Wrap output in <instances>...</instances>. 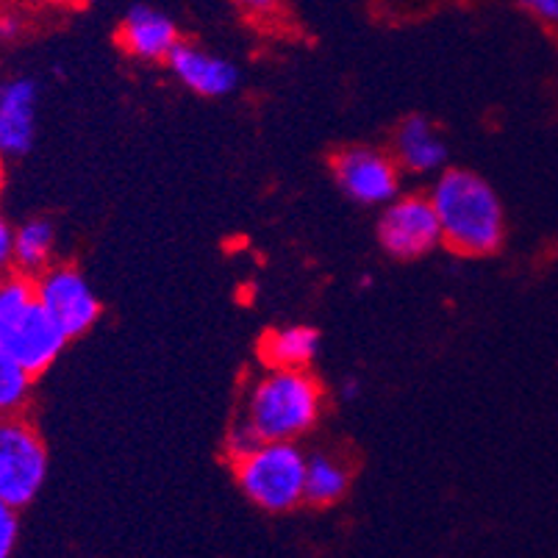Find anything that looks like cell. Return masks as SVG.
<instances>
[{
	"label": "cell",
	"mask_w": 558,
	"mask_h": 558,
	"mask_svg": "<svg viewBox=\"0 0 558 558\" xmlns=\"http://www.w3.org/2000/svg\"><path fill=\"white\" fill-rule=\"evenodd\" d=\"M442 242L461 256H486L504 242V206L495 190L470 170H448L430 192Z\"/></svg>",
	"instance_id": "6da1fadb"
},
{
	"label": "cell",
	"mask_w": 558,
	"mask_h": 558,
	"mask_svg": "<svg viewBox=\"0 0 558 558\" xmlns=\"http://www.w3.org/2000/svg\"><path fill=\"white\" fill-rule=\"evenodd\" d=\"M17 511L12 504H7L3 497H0V558H9L17 547V536H20V520Z\"/></svg>",
	"instance_id": "e0dca14e"
},
{
	"label": "cell",
	"mask_w": 558,
	"mask_h": 558,
	"mask_svg": "<svg viewBox=\"0 0 558 558\" xmlns=\"http://www.w3.org/2000/svg\"><path fill=\"white\" fill-rule=\"evenodd\" d=\"M37 375L28 373L7 350H0V417H12L28 405Z\"/></svg>",
	"instance_id": "2e32d148"
},
{
	"label": "cell",
	"mask_w": 558,
	"mask_h": 558,
	"mask_svg": "<svg viewBox=\"0 0 558 558\" xmlns=\"http://www.w3.org/2000/svg\"><path fill=\"white\" fill-rule=\"evenodd\" d=\"M319 350V333L308 326H289L267 333L262 342V359L270 367L306 369Z\"/></svg>",
	"instance_id": "4fadbf2b"
},
{
	"label": "cell",
	"mask_w": 558,
	"mask_h": 558,
	"mask_svg": "<svg viewBox=\"0 0 558 558\" xmlns=\"http://www.w3.org/2000/svg\"><path fill=\"white\" fill-rule=\"evenodd\" d=\"M350 475L344 464L331 456H314L306 461V492L303 500L314 506H333L348 492Z\"/></svg>",
	"instance_id": "9a60e30c"
},
{
	"label": "cell",
	"mask_w": 558,
	"mask_h": 558,
	"mask_svg": "<svg viewBox=\"0 0 558 558\" xmlns=\"http://www.w3.org/2000/svg\"><path fill=\"white\" fill-rule=\"evenodd\" d=\"M28 3H70V0H28Z\"/></svg>",
	"instance_id": "603a6c76"
},
{
	"label": "cell",
	"mask_w": 558,
	"mask_h": 558,
	"mask_svg": "<svg viewBox=\"0 0 558 558\" xmlns=\"http://www.w3.org/2000/svg\"><path fill=\"white\" fill-rule=\"evenodd\" d=\"M233 3L245 9L247 14H270L278 7V0H233Z\"/></svg>",
	"instance_id": "44dd1931"
},
{
	"label": "cell",
	"mask_w": 558,
	"mask_h": 558,
	"mask_svg": "<svg viewBox=\"0 0 558 558\" xmlns=\"http://www.w3.org/2000/svg\"><path fill=\"white\" fill-rule=\"evenodd\" d=\"M53 245H56V231L48 220H43V217L25 220L23 226L14 228V245H12L14 270L37 278L39 272L50 264Z\"/></svg>",
	"instance_id": "5bb4252c"
},
{
	"label": "cell",
	"mask_w": 558,
	"mask_h": 558,
	"mask_svg": "<svg viewBox=\"0 0 558 558\" xmlns=\"http://www.w3.org/2000/svg\"><path fill=\"white\" fill-rule=\"evenodd\" d=\"M48 478V450L43 436L20 414L0 417V497L23 509L43 492Z\"/></svg>",
	"instance_id": "5b68a950"
},
{
	"label": "cell",
	"mask_w": 558,
	"mask_h": 558,
	"mask_svg": "<svg viewBox=\"0 0 558 558\" xmlns=\"http://www.w3.org/2000/svg\"><path fill=\"white\" fill-rule=\"evenodd\" d=\"M359 395V380L356 378H350V380H344L342 384V398L344 400H353Z\"/></svg>",
	"instance_id": "7402d4cb"
},
{
	"label": "cell",
	"mask_w": 558,
	"mask_h": 558,
	"mask_svg": "<svg viewBox=\"0 0 558 558\" xmlns=\"http://www.w3.org/2000/svg\"><path fill=\"white\" fill-rule=\"evenodd\" d=\"M333 179L339 190L364 206H380L398 195V165L373 148H348L333 156Z\"/></svg>",
	"instance_id": "ba28073f"
},
{
	"label": "cell",
	"mask_w": 558,
	"mask_h": 558,
	"mask_svg": "<svg viewBox=\"0 0 558 558\" xmlns=\"http://www.w3.org/2000/svg\"><path fill=\"white\" fill-rule=\"evenodd\" d=\"M378 240L395 258H420L442 242L430 197H392L380 215Z\"/></svg>",
	"instance_id": "52a82bcc"
},
{
	"label": "cell",
	"mask_w": 558,
	"mask_h": 558,
	"mask_svg": "<svg viewBox=\"0 0 558 558\" xmlns=\"http://www.w3.org/2000/svg\"><path fill=\"white\" fill-rule=\"evenodd\" d=\"M23 37V20L17 14H0V43H14Z\"/></svg>",
	"instance_id": "ffe728a7"
},
{
	"label": "cell",
	"mask_w": 558,
	"mask_h": 558,
	"mask_svg": "<svg viewBox=\"0 0 558 558\" xmlns=\"http://www.w3.org/2000/svg\"><path fill=\"white\" fill-rule=\"evenodd\" d=\"M12 245H14V228L9 226L7 217L0 215V276H3V272H9L14 267Z\"/></svg>",
	"instance_id": "ac0fdd59"
},
{
	"label": "cell",
	"mask_w": 558,
	"mask_h": 558,
	"mask_svg": "<svg viewBox=\"0 0 558 558\" xmlns=\"http://www.w3.org/2000/svg\"><path fill=\"white\" fill-rule=\"evenodd\" d=\"M68 344L62 328L37 298V281L20 270L0 276V350L17 359L28 373L43 375Z\"/></svg>",
	"instance_id": "3957f363"
},
{
	"label": "cell",
	"mask_w": 558,
	"mask_h": 558,
	"mask_svg": "<svg viewBox=\"0 0 558 558\" xmlns=\"http://www.w3.org/2000/svg\"><path fill=\"white\" fill-rule=\"evenodd\" d=\"M306 461L292 442H258L236 456V484L258 509L289 511L306 492Z\"/></svg>",
	"instance_id": "277c9868"
},
{
	"label": "cell",
	"mask_w": 558,
	"mask_h": 558,
	"mask_svg": "<svg viewBox=\"0 0 558 558\" xmlns=\"http://www.w3.org/2000/svg\"><path fill=\"white\" fill-rule=\"evenodd\" d=\"M0 181H3V170H0Z\"/></svg>",
	"instance_id": "cb8c5ba5"
},
{
	"label": "cell",
	"mask_w": 558,
	"mask_h": 558,
	"mask_svg": "<svg viewBox=\"0 0 558 558\" xmlns=\"http://www.w3.org/2000/svg\"><path fill=\"white\" fill-rule=\"evenodd\" d=\"M395 148H398L400 167H405L409 172H420V175H423V172L439 170V167L445 165V159H448L445 142L439 140L434 125L420 114L409 117V120L400 125Z\"/></svg>",
	"instance_id": "7c38bea8"
},
{
	"label": "cell",
	"mask_w": 558,
	"mask_h": 558,
	"mask_svg": "<svg viewBox=\"0 0 558 558\" xmlns=\"http://www.w3.org/2000/svg\"><path fill=\"white\" fill-rule=\"evenodd\" d=\"M179 43L175 23L150 7H134L120 25V45L142 62H167Z\"/></svg>",
	"instance_id": "8fae6325"
},
{
	"label": "cell",
	"mask_w": 558,
	"mask_h": 558,
	"mask_svg": "<svg viewBox=\"0 0 558 558\" xmlns=\"http://www.w3.org/2000/svg\"><path fill=\"white\" fill-rule=\"evenodd\" d=\"M520 3L545 23H556L558 20V0H520Z\"/></svg>",
	"instance_id": "d6986e66"
},
{
	"label": "cell",
	"mask_w": 558,
	"mask_h": 558,
	"mask_svg": "<svg viewBox=\"0 0 558 558\" xmlns=\"http://www.w3.org/2000/svg\"><path fill=\"white\" fill-rule=\"evenodd\" d=\"M323 411V389L306 369L272 367L251 389L242 425L258 442H295L314 428Z\"/></svg>",
	"instance_id": "7a4b0ae2"
},
{
	"label": "cell",
	"mask_w": 558,
	"mask_h": 558,
	"mask_svg": "<svg viewBox=\"0 0 558 558\" xmlns=\"http://www.w3.org/2000/svg\"><path fill=\"white\" fill-rule=\"evenodd\" d=\"M167 62H170L175 78L203 98H222L240 84V73L228 59L197 48V45L179 43Z\"/></svg>",
	"instance_id": "30bf717a"
},
{
	"label": "cell",
	"mask_w": 558,
	"mask_h": 558,
	"mask_svg": "<svg viewBox=\"0 0 558 558\" xmlns=\"http://www.w3.org/2000/svg\"><path fill=\"white\" fill-rule=\"evenodd\" d=\"M34 281H37L39 303L68 339L81 337L98 323L100 301L78 270L45 267Z\"/></svg>",
	"instance_id": "8992f818"
},
{
	"label": "cell",
	"mask_w": 558,
	"mask_h": 558,
	"mask_svg": "<svg viewBox=\"0 0 558 558\" xmlns=\"http://www.w3.org/2000/svg\"><path fill=\"white\" fill-rule=\"evenodd\" d=\"M37 81L20 75L0 84V159H17L32 150L37 136Z\"/></svg>",
	"instance_id": "9c48e42d"
}]
</instances>
